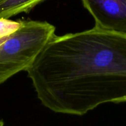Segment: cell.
<instances>
[{
	"mask_svg": "<svg viewBox=\"0 0 126 126\" xmlns=\"http://www.w3.org/2000/svg\"><path fill=\"white\" fill-rule=\"evenodd\" d=\"M26 71L38 99L54 113L82 116L126 102V35L95 27L55 34Z\"/></svg>",
	"mask_w": 126,
	"mask_h": 126,
	"instance_id": "obj_1",
	"label": "cell"
},
{
	"mask_svg": "<svg viewBox=\"0 0 126 126\" xmlns=\"http://www.w3.org/2000/svg\"><path fill=\"white\" fill-rule=\"evenodd\" d=\"M55 28L47 22L21 20L15 33L0 38V84L16 74L27 71Z\"/></svg>",
	"mask_w": 126,
	"mask_h": 126,
	"instance_id": "obj_2",
	"label": "cell"
},
{
	"mask_svg": "<svg viewBox=\"0 0 126 126\" xmlns=\"http://www.w3.org/2000/svg\"><path fill=\"white\" fill-rule=\"evenodd\" d=\"M95 27L126 35V0H81Z\"/></svg>",
	"mask_w": 126,
	"mask_h": 126,
	"instance_id": "obj_3",
	"label": "cell"
},
{
	"mask_svg": "<svg viewBox=\"0 0 126 126\" xmlns=\"http://www.w3.org/2000/svg\"><path fill=\"white\" fill-rule=\"evenodd\" d=\"M45 0H0V18H9L21 13H28Z\"/></svg>",
	"mask_w": 126,
	"mask_h": 126,
	"instance_id": "obj_4",
	"label": "cell"
},
{
	"mask_svg": "<svg viewBox=\"0 0 126 126\" xmlns=\"http://www.w3.org/2000/svg\"><path fill=\"white\" fill-rule=\"evenodd\" d=\"M21 26V20L13 21L9 18H0V38L15 33Z\"/></svg>",
	"mask_w": 126,
	"mask_h": 126,
	"instance_id": "obj_5",
	"label": "cell"
},
{
	"mask_svg": "<svg viewBox=\"0 0 126 126\" xmlns=\"http://www.w3.org/2000/svg\"><path fill=\"white\" fill-rule=\"evenodd\" d=\"M0 126H4V122L2 120H0Z\"/></svg>",
	"mask_w": 126,
	"mask_h": 126,
	"instance_id": "obj_6",
	"label": "cell"
}]
</instances>
